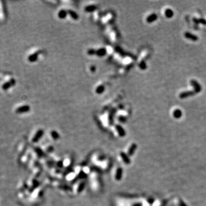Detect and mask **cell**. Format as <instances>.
<instances>
[{
    "label": "cell",
    "instance_id": "obj_1",
    "mask_svg": "<svg viewBox=\"0 0 206 206\" xmlns=\"http://www.w3.org/2000/svg\"><path fill=\"white\" fill-rule=\"evenodd\" d=\"M190 84L194 87V91L195 92L196 94L200 92L201 91H202V86L200 85V84L197 81L195 80H191L190 81Z\"/></svg>",
    "mask_w": 206,
    "mask_h": 206
},
{
    "label": "cell",
    "instance_id": "obj_2",
    "mask_svg": "<svg viewBox=\"0 0 206 206\" xmlns=\"http://www.w3.org/2000/svg\"><path fill=\"white\" fill-rule=\"evenodd\" d=\"M196 93L194 91H184L183 92L180 93L179 95V97L181 99H184V98H186L187 97H189L190 96H192L195 95Z\"/></svg>",
    "mask_w": 206,
    "mask_h": 206
},
{
    "label": "cell",
    "instance_id": "obj_3",
    "mask_svg": "<svg viewBox=\"0 0 206 206\" xmlns=\"http://www.w3.org/2000/svg\"><path fill=\"white\" fill-rule=\"evenodd\" d=\"M15 84H16V80L14 79H11V80L2 85V88L4 91H6V90H8L9 88H11L12 86L14 85Z\"/></svg>",
    "mask_w": 206,
    "mask_h": 206
},
{
    "label": "cell",
    "instance_id": "obj_4",
    "mask_svg": "<svg viewBox=\"0 0 206 206\" xmlns=\"http://www.w3.org/2000/svg\"><path fill=\"white\" fill-rule=\"evenodd\" d=\"M30 110V107L29 106V105H24V106H21L18 107V108L16 109V112L17 113H25V112H29Z\"/></svg>",
    "mask_w": 206,
    "mask_h": 206
},
{
    "label": "cell",
    "instance_id": "obj_5",
    "mask_svg": "<svg viewBox=\"0 0 206 206\" xmlns=\"http://www.w3.org/2000/svg\"><path fill=\"white\" fill-rule=\"evenodd\" d=\"M184 37L188 39V40H192L193 41H196L199 39L198 37H197V36L194 35V34L192 33H191L188 32H186L184 33Z\"/></svg>",
    "mask_w": 206,
    "mask_h": 206
},
{
    "label": "cell",
    "instance_id": "obj_6",
    "mask_svg": "<svg viewBox=\"0 0 206 206\" xmlns=\"http://www.w3.org/2000/svg\"><path fill=\"white\" fill-rule=\"evenodd\" d=\"M44 134V131L43 130H42V129H40V130H38L37 131V132L36 133V134H35V136H34L33 140V142L34 143H36L37 141H38L39 139H40L41 137H42V136Z\"/></svg>",
    "mask_w": 206,
    "mask_h": 206
},
{
    "label": "cell",
    "instance_id": "obj_7",
    "mask_svg": "<svg viewBox=\"0 0 206 206\" xmlns=\"http://www.w3.org/2000/svg\"><path fill=\"white\" fill-rule=\"evenodd\" d=\"M158 19V15L156 14V13H152L147 17V22L148 23H152L153 22L155 21L156 20Z\"/></svg>",
    "mask_w": 206,
    "mask_h": 206
},
{
    "label": "cell",
    "instance_id": "obj_8",
    "mask_svg": "<svg viewBox=\"0 0 206 206\" xmlns=\"http://www.w3.org/2000/svg\"><path fill=\"white\" fill-rule=\"evenodd\" d=\"M136 148H137V145H136V144L133 143L132 145L130 146V147H129L128 149V156H132L134 154V153L135 152Z\"/></svg>",
    "mask_w": 206,
    "mask_h": 206
},
{
    "label": "cell",
    "instance_id": "obj_9",
    "mask_svg": "<svg viewBox=\"0 0 206 206\" xmlns=\"http://www.w3.org/2000/svg\"><path fill=\"white\" fill-rule=\"evenodd\" d=\"M192 21H194V23L195 24H202L204 25H206V20L204 19V18H197L194 17L192 19Z\"/></svg>",
    "mask_w": 206,
    "mask_h": 206
},
{
    "label": "cell",
    "instance_id": "obj_10",
    "mask_svg": "<svg viewBox=\"0 0 206 206\" xmlns=\"http://www.w3.org/2000/svg\"><path fill=\"white\" fill-rule=\"evenodd\" d=\"M107 53V49L104 48H102L98 49V50H96V55L98 57H103Z\"/></svg>",
    "mask_w": 206,
    "mask_h": 206
},
{
    "label": "cell",
    "instance_id": "obj_11",
    "mask_svg": "<svg viewBox=\"0 0 206 206\" xmlns=\"http://www.w3.org/2000/svg\"><path fill=\"white\" fill-rule=\"evenodd\" d=\"M38 53H35L32 54L28 57V60L31 62H35V61H36L37 60V59H38Z\"/></svg>",
    "mask_w": 206,
    "mask_h": 206
},
{
    "label": "cell",
    "instance_id": "obj_12",
    "mask_svg": "<svg viewBox=\"0 0 206 206\" xmlns=\"http://www.w3.org/2000/svg\"><path fill=\"white\" fill-rule=\"evenodd\" d=\"M173 116L176 119H179L182 116V112L179 109H176L173 110Z\"/></svg>",
    "mask_w": 206,
    "mask_h": 206
},
{
    "label": "cell",
    "instance_id": "obj_13",
    "mask_svg": "<svg viewBox=\"0 0 206 206\" xmlns=\"http://www.w3.org/2000/svg\"><path fill=\"white\" fill-rule=\"evenodd\" d=\"M116 128L117 132H118L119 134H120V136H124L125 135V131L123 128H122V127H121V126H120L119 125H116Z\"/></svg>",
    "mask_w": 206,
    "mask_h": 206
},
{
    "label": "cell",
    "instance_id": "obj_14",
    "mask_svg": "<svg viewBox=\"0 0 206 206\" xmlns=\"http://www.w3.org/2000/svg\"><path fill=\"white\" fill-rule=\"evenodd\" d=\"M68 14V12H66L65 10H61L58 13V17L61 19H64L66 17Z\"/></svg>",
    "mask_w": 206,
    "mask_h": 206
},
{
    "label": "cell",
    "instance_id": "obj_15",
    "mask_svg": "<svg viewBox=\"0 0 206 206\" xmlns=\"http://www.w3.org/2000/svg\"><path fill=\"white\" fill-rule=\"evenodd\" d=\"M68 13H69V14L70 15V16L72 17L73 19L74 20H77L79 19V16H78L77 13H76L75 12L72 11V10H69L68 11Z\"/></svg>",
    "mask_w": 206,
    "mask_h": 206
},
{
    "label": "cell",
    "instance_id": "obj_16",
    "mask_svg": "<svg viewBox=\"0 0 206 206\" xmlns=\"http://www.w3.org/2000/svg\"><path fill=\"white\" fill-rule=\"evenodd\" d=\"M121 156L122 159L124 161V163H126V164H128L131 163L130 159H129V156H128L127 155L124 154V153H121Z\"/></svg>",
    "mask_w": 206,
    "mask_h": 206
},
{
    "label": "cell",
    "instance_id": "obj_17",
    "mask_svg": "<svg viewBox=\"0 0 206 206\" xmlns=\"http://www.w3.org/2000/svg\"><path fill=\"white\" fill-rule=\"evenodd\" d=\"M96 9V6L95 5H89L85 8V11L86 12H93Z\"/></svg>",
    "mask_w": 206,
    "mask_h": 206
},
{
    "label": "cell",
    "instance_id": "obj_18",
    "mask_svg": "<svg viewBox=\"0 0 206 206\" xmlns=\"http://www.w3.org/2000/svg\"><path fill=\"white\" fill-rule=\"evenodd\" d=\"M165 15L167 18H171L173 16V12L171 9H167L165 11Z\"/></svg>",
    "mask_w": 206,
    "mask_h": 206
},
{
    "label": "cell",
    "instance_id": "obj_19",
    "mask_svg": "<svg viewBox=\"0 0 206 206\" xmlns=\"http://www.w3.org/2000/svg\"><path fill=\"white\" fill-rule=\"evenodd\" d=\"M105 91V87L103 85H99L96 89V92L98 95L102 94Z\"/></svg>",
    "mask_w": 206,
    "mask_h": 206
},
{
    "label": "cell",
    "instance_id": "obj_20",
    "mask_svg": "<svg viewBox=\"0 0 206 206\" xmlns=\"http://www.w3.org/2000/svg\"><path fill=\"white\" fill-rule=\"evenodd\" d=\"M122 176V169L121 168H119V169H117V175H116V178L117 180H120Z\"/></svg>",
    "mask_w": 206,
    "mask_h": 206
},
{
    "label": "cell",
    "instance_id": "obj_21",
    "mask_svg": "<svg viewBox=\"0 0 206 206\" xmlns=\"http://www.w3.org/2000/svg\"><path fill=\"white\" fill-rule=\"evenodd\" d=\"M139 68L142 69V70H145L147 67V65H146V63L145 62V61H141V62H140V64H139Z\"/></svg>",
    "mask_w": 206,
    "mask_h": 206
},
{
    "label": "cell",
    "instance_id": "obj_22",
    "mask_svg": "<svg viewBox=\"0 0 206 206\" xmlns=\"http://www.w3.org/2000/svg\"><path fill=\"white\" fill-rule=\"evenodd\" d=\"M88 54L89 55H94L96 54V50L93 49H90L88 50Z\"/></svg>",
    "mask_w": 206,
    "mask_h": 206
},
{
    "label": "cell",
    "instance_id": "obj_23",
    "mask_svg": "<svg viewBox=\"0 0 206 206\" xmlns=\"http://www.w3.org/2000/svg\"><path fill=\"white\" fill-rule=\"evenodd\" d=\"M51 134H52L53 138L54 139H57L59 138V134H58L57 132H56V131H52Z\"/></svg>",
    "mask_w": 206,
    "mask_h": 206
},
{
    "label": "cell",
    "instance_id": "obj_24",
    "mask_svg": "<svg viewBox=\"0 0 206 206\" xmlns=\"http://www.w3.org/2000/svg\"><path fill=\"white\" fill-rule=\"evenodd\" d=\"M119 120L121 122H125L126 121H127V118H126V117H124V116H120L119 118Z\"/></svg>",
    "mask_w": 206,
    "mask_h": 206
},
{
    "label": "cell",
    "instance_id": "obj_25",
    "mask_svg": "<svg viewBox=\"0 0 206 206\" xmlns=\"http://www.w3.org/2000/svg\"><path fill=\"white\" fill-rule=\"evenodd\" d=\"M179 206H187V204L184 202V201L182 200H179Z\"/></svg>",
    "mask_w": 206,
    "mask_h": 206
},
{
    "label": "cell",
    "instance_id": "obj_26",
    "mask_svg": "<svg viewBox=\"0 0 206 206\" xmlns=\"http://www.w3.org/2000/svg\"><path fill=\"white\" fill-rule=\"evenodd\" d=\"M154 201H155L154 199L152 198V197H151V198L148 199V202L150 204H152L154 203Z\"/></svg>",
    "mask_w": 206,
    "mask_h": 206
},
{
    "label": "cell",
    "instance_id": "obj_27",
    "mask_svg": "<svg viewBox=\"0 0 206 206\" xmlns=\"http://www.w3.org/2000/svg\"><path fill=\"white\" fill-rule=\"evenodd\" d=\"M96 71V68H95V66H91V71L92 72H95Z\"/></svg>",
    "mask_w": 206,
    "mask_h": 206
}]
</instances>
